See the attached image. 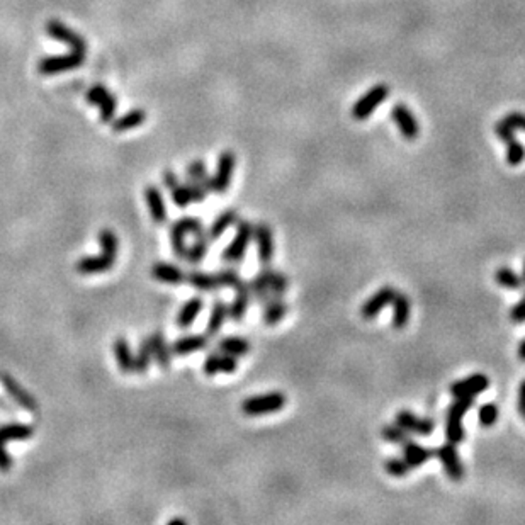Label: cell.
I'll list each match as a JSON object with an SVG mask.
<instances>
[{
    "mask_svg": "<svg viewBox=\"0 0 525 525\" xmlns=\"http://www.w3.org/2000/svg\"><path fill=\"white\" fill-rule=\"evenodd\" d=\"M248 288L257 301L266 304L270 299L284 298L289 289V279L286 274L279 272L272 267L264 266L257 276L250 279Z\"/></svg>",
    "mask_w": 525,
    "mask_h": 525,
    "instance_id": "obj_1",
    "label": "cell"
},
{
    "mask_svg": "<svg viewBox=\"0 0 525 525\" xmlns=\"http://www.w3.org/2000/svg\"><path fill=\"white\" fill-rule=\"evenodd\" d=\"M474 401H476V398L462 396L454 398V401L449 405L447 414H445V439L449 442L456 445L462 444L466 437L464 415L474 407Z\"/></svg>",
    "mask_w": 525,
    "mask_h": 525,
    "instance_id": "obj_2",
    "label": "cell"
},
{
    "mask_svg": "<svg viewBox=\"0 0 525 525\" xmlns=\"http://www.w3.org/2000/svg\"><path fill=\"white\" fill-rule=\"evenodd\" d=\"M253 240V224L247 219H238L237 223V233H235L233 240L230 242L226 248L223 250L222 259L223 262L237 266L247 255V250Z\"/></svg>",
    "mask_w": 525,
    "mask_h": 525,
    "instance_id": "obj_3",
    "label": "cell"
},
{
    "mask_svg": "<svg viewBox=\"0 0 525 525\" xmlns=\"http://www.w3.org/2000/svg\"><path fill=\"white\" fill-rule=\"evenodd\" d=\"M286 401H288V398H286V394L281 393V391L255 394V396H250L242 403V411L247 416L276 414V411L282 410V408L286 407Z\"/></svg>",
    "mask_w": 525,
    "mask_h": 525,
    "instance_id": "obj_4",
    "label": "cell"
},
{
    "mask_svg": "<svg viewBox=\"0 0 525 525\" xmlns=\"http://www.w3.org/2000/svg\"><path fill=\"white\" fill-rule=\"evenodd\" d=\"M32 433H34V429L26 423H7V425L0 427V471L7 473L14 464L12 458L6 451L3 444L9 440H28L31 439Z\"/></svg>",
    "mask_w": 525,
    "mask_h": 525,
    "instance_id": "obj_5",
    "label": "cell"
},
{
    "mask_svg": "<svg viewBox=\"0 0 525 525\" xmlns=\"http://www.w3.org/2000/svg\"><path fill=\"white\" fill-rule=\"evenodd\" d=\"M436 458L439 459V462L442 464V468L447 474L449 480L452 481H461L464 478V464H462L461 454L458 451V445L452 442H444L442 445L433 451Z\"/></svg>",
    "mask_w": 525,
    "mask_h": 525,
    "instance_id": "obj_6",
    "label": "cell"
},
{
    "mask_svg": "<svg viewBox=\"0 0 525 525\" xmlns=\"http://www.w3.org/2000/svg\"><path fill=\"white\" fill-rule=\"evenodd\" d=\"M46 32L50 34V38L56 39V41L65 43L72 48V52L81 53V55H85L87 53V43L85 39L82 38L78 32H75L74 29H70L68 26H65L61 21L58 19H50L46 23Z\"/></svg>",
    "mask_w": 525,
    "mask_h": 525,
    "instance_id": "obj_7",
    "label": "cell"
},
{
    "mask_svg": "<svg viewBox=\"0 0 525 525\" xmlns=\"http://www.w3.org/2000/svg\"><path fill=\"white\" fill-rule=\"evenodd\" d=\"M394 423H398L401 429L407 430L410 436L430 437L436 432V422L433 420L425 418V416H416L410 410L398 411L396 416H394Z\"/></svg>",
    "mask_w": 525,
    "mask_h": 525,
    "instance_id": "obj_8",
    "label": "cell"
},
{
    "mask_svg": "<svg viewBox=\"0 0 525 525\" xmlns=\"http://www.w3.org/2000/svg\"><path fill=\"white\" fill-rule=\"evenodd\" d=\"M83 61H85V55L75 52L61 56H46L39 61L38 70L43 75H55L61 74V72L74 70V68H81Z\"/></svg>",
    "mask_w": 525,
    "mask_h": 525,
    "instance_id": "obj_9",
    "label": "cell"
},
{
    "mask_svg": "<svg viewBox=\"0 0 525 525\" xmlns=\"http://www.w3.org/2000/svg\"><path fill=\"white\" fill-rule=\"evenodd\" d=\"M387 94H389V89H387V85H385V83H379V85L372 87L367 94H364L356 103V106H354L352 109L354 118H356L357 121L367 119L376 107L381 106V103L386 99Z\"/></svg>",
    "mask_w": 525,
    "mask_h": 525,
    "instance_id": "obj_10",
    "label": "cell"
},
{
    "mask_svg": "<svg viewBox=\"0 0 525 525\" xmlns=\"http://www.w3.org/2000/svg\"><path fill=\"white\" fill-rule=\"evenodd\" d=\"M235 165H237V157L233 151H223L218 158V167L213 175V193L224 194L230 189L231 179H233Z\"/></svg>",
    "mask_w": 525,
    "mask_h": 525,
    "instance_id": "obj_11",
    "label": "cell"
},
{
    "mask_svg": "<svg viewBox=\"0 0 525 525\" xmlns=\"http://www.w3.org/2000/svg\"><path fill=\"white\" fill-rule=\"evenodd\" d=\"M490 387V378L481 372H476V374H471L464 379H458L451 385V394L452 398H462V396H480L481 393Z\"/></svg>",
    "mask_w": 525,
    "mask_h": 525,
    "instance_id": "obj_12",
    "label": "cell"
},
{
    "mask_svg": "<svg viewBox=\"0 0 525 525\" xmlns=\"http://www.w3.org/2000/svg\"><path fill=\"white\" fill-rule=\"evenodd\" d=\"M253 238L257 244V253H259V262L262 266H270L276 252V244H274L272 228L267 223L253 224Z\"/></svg>",
    "mask_w": 525,
    "mask_h": 525,
    "instance_id": "obj_13",
    "label": "cell"
},
{
    "mask_svg": "<svg viewBox=\"0 0 525 525\" xmlns=\"http://www.w3.org/2000/svg\"><path fill=\"white\" fill-rule=\"evenodd\" d=\"M396 292L398 291L393 286H385V288L378 289V291L361 306V317L367 321L374 320L386 306H389V304L393 303Z\"/></svg>",
    "mask_w": 525,
    "mask_h": 525,
    "instance_id": "obj_14",
    "label": "cell"
},
{
    "mask_svg": "<svg viewBox=\"0 0 525 525\" xmlns=\"http://www.w3.org/2000/svg\"><path fill=\"white\" fill-rule=\"evenodd\" d=\"M391 119L400 129L405 140H415L420 135V122L416 121L415 114L405 104H396L391 111Z\"/></svg>",
    "mask_w": 525,
    "mask_h": 525,
    "instance_id": "obj_15",
    "label": "cell"
},
{
    "mask_svg": "<svg viewBox=\"0 0 525 525\" xmlns=\"http://www.w3.org/2000/svg\"><path fill=\"white\" fill-rule=\"evenodd\" d=\"M0 383H2L3 389L9 393V396L12 398V400L16 401L19 407H23L24 410H28V411L38 410V401L34 400V396H32V394H29L28 391L24 389V387L12 378V376L2 372V374H0Z\"/></svg>",
    "mask_w": 525,
    "mask_h": 525,
    "instance_id": "obj_16",
    "label": "cell"
},
{
    "mask_svg": "<svg viewBox=\"0 0 525 525\" xmlns=\"http://www.w3.org/2000/svg\"><path fill=\"white\" fill-rule=\"evenodd\" d=\"M238 369V361L237 357L230 356V354H224L222 350L218 352H213L206 357L204 365H202V371L208 376H216V374H233Z\"/></svg>",
    "mask_w": 525,
    "mask_h": 525,
    "instance_id": "obj_17",
    "label": "cell"
},
{
    "mask_svg": "<svg viewBox=\"0 0 525 525\" xmlns=\"http://www.w3.org/2000/svg\"><path fill=\"white\" fill-rule=\"evenodd\" d=\"M401 458L408 462V466H410L411 469H415V468H422L423 464H427L430 459L436 458V454H433L432 449L408 439L407 442L401 444Z\"/></svg>",
    "mask_w": 525,
    "mask_h": 525,
    "instance_id": "obj_18",
    "label": "cell"
},
{
    "mask_svg": "<svg viewBox=\"0 0 525 525\" xmlns=\"http://www.w3.org/2000/svg\"><path fill=\"white\" fill-rule=\"evenodd\" d=\"M237 294H235L233 303L228 306V313H230V318L235 321V323H240L245 317H247V311L250 306V299H252V291L248 288V282H240V284L235 288Z\"/></svg>",
    "mask_w": 525,
    "mask_h": 525,
    "instance_id": "obj_19",
    "label": "cell"
},
{
    "mask_svg": "<svg viewBox=\"0 0 525 525\" xmlns=\"http://www.w3.org/2000/svg\"><path fill=\"white\" fill-rule=\"evenodd\" d=\"M114 262H116L114 257H109L106 255V253H103V255H97V257H83V259L78 260L75 269H77V272L83 274V276H92V274H103V272H107V270H111L112 266H114Z\"/></svg>",
    "mask_w": 525,
    "mask_h": 525,
    "instance_id": "obj_20",
    "label": "cell"
},
{
    "mask_svg": "<svg viewBox=\"0 0 525 525\" xmlns=\"http://www.w3.org/2000/svg\"><path fill=\"white\" fill-rule=\"evenodd\" d=\"M172 354L175 356H191V354L201 352V350L209 347V336L208 335H187L180 336L172 343Z\"/></svg>",
    "mask_w": 525,
    "mask_h": 525,
    "instance_id": "obj_21",
    "label": "cell"
},
{
    "mask_svg": "<svg viewBox=\"0 0 525 525\" xmlns=\"http://www.w3.org/2000/svg\"><path fill=\"white\" fill-rule=\"evenodd\" d=\"M148 342H150L151 354H153V361L157 362V365L160 369H169L170 362H172V347L167 343L164 333L162 332H153L148 336Z\"/></svg>",
    "mask_w": 525,
    "mask_h": 525,
    "instance_id": "obj_22",
    "label": "cell"
},
{
    "mask_svg": "<svg viewBox=\"0 0 525 525\" xmlns=\"http://www.w3.org/2000/svg\"><path fill=\"white\" fill-rule=\"evenodd\" d=\"M393 317H391V325H393L394 330H403L407 328L408 321L411 317V301L407 294L403 292H396L393 303Z\"/></svg>",
    "mask_w": 525,
    "mask_h": 525,
    "instance_id": "obj_23",
    "label": "cell"
},
{
    "mask_svg": "<svg viewBox=\"0 0 525 525\" xmlns=\"http://www.w3.org/2000/svg\"><path fill=\"white\" fill-rule=\"evenodd\" d=\"M144 199H147V204L150 208L151 218L155 223L164 224L167 222V206L164 201V194L160 193L157 186H148L144 189Z\"/></svg>",
    "mask_w": 525,
    "mask_h": 525,
    "instance_id": "obj_24",
    "label": "cell"
},
{
    "mask_svg": "<svg viewBox=\"0 0 525 525\" xmlns=\"http://www.w3.org/2000/svg\"><path fill=\"white\" fill-rule=\"evenodd\" d=\"M151 276L157 279V281L165 282V284L179 286L182 284V282H186V274L180 270V267L167 262L155 264V266L151 267Z\"/></svg>",
    "mask_w": 525,
    "mask_h": 525,
    "instance_id": "obj_25",
    "label": "cell"
},
{
    "mask_svg": "<svg viewBox=\"0 0 525 525\" xmlns=\"http://www.w3.org/2000/svg\"><path fill=\"white\" fill-rule=\"evenodd\" d=\"M289 306L288 303L284 301V298H277V299H270L264 304V311H262V320L267 327H276L277 323H281L282 320L288 314Z\"/></svg>",
    "mask_w": 525,
    "mask_h": 525,
    "instance_id": "obj_26",
    "label": "cell"
},
{
    "mask_svg": "<svg viewBox=\"0 0 525 525\" xmlns=\"http://www.w3.org/2000/svg\"><path fill=\"white\" fill-rule=\"evenodd\" d=\"M114 357L118 362V367L121 369L125 374L135 371V357H133L129 343L125 336H118L114 342Z\"/></svg>",
    "mask_w": 525,
    "mask_h": 525,
    "instance_id": "obj_27",
    "label": "cell"
},
{
    "mask_svg": "<svg viewBox=\"0 0 525 525\" xmlns=\"http://www.w3.org/2000/svg\"><path fill=\"white\" fill-rule=\"evenodd\" d=\"M147 121V112L143 109H133L122 114L121 118L112 119V131L114 133H125L129 129H135Z\"/></svg>",
    "mask_w": 525,
    "mask_h": 525,
    "instance_id": "obj_28",
    "label": "cell"
},
{
    "mask_svg": "<svg viewBox=\"0 0 525 525\" xmlns=\"http://www.w3.org/2000/svg\"><path fill=\"white\" fill-rule=\"evenodd\" d=\"M228 317H230V313H228V304L222 301V299H216L211 306V313H209L208 330H206V335L208 336L218 335Z\"/></svg>",
    "mask_w": 525,
    "mask_h": 525,
    "instance_id": "obj_29",
    "label": "cell"
},
{
    "mask_svg": "<svg viewBox=\"0 0 525 525\" xmlns=\"http://www.w3.org/2000/svg\"><path fill=\"white\" fill-rule=\"evenodd\" d=\"M238 223V213L235 209H224L222 215L211 223L208 230V237L209 240H218L219 237L228 230V228L235 226Z\"/></svg>",
    "mask_w": 525,
    "mask_h": 525,
    "instance_id": "obj_30",
    "label": "cell"
},
{
    "mask_svg": "<svg viewBox=\"0 0 525 525\" xmlns=\"http://www.w3.org/2000/svg\"><path fill=\"white\" fill-rule=\"evenodd\" d=\"M252 349L250 342L244 336H224L218 342V350H222L224 354H230L233 357H244L247 356Z\"/></svg>",
    "mask_w": 525,
    "mask_h": 525,
    "instance_id": "obj_31",
    "label": "cell"
},
{
    "mask_svg": "<svg viewBox=\"0 0 525 525\" xmlns=\"http://www.w3.org/2000/svg\"><path fill=\"white\" fill-rule=\"evenodd\" d=\"M202 308H204V299L202 298H193L189 299L182 308H180L179 314H177V325L180 328H189L194 323L197 314L201 313Z\"/></svg>",
    "mask_w": 525,
    "mask_h": 525,
    "instance_id": "obj_32",
    "label": "cell"
},
{
    "mask_svg": "<svg viewBox=\"0 0 525 525\" xmlns=\"http://www.w3.org/2000/svg\"><path fill=\"white\" fill-rule=\"evenodd\" d=\"M186 281L201 292H215L219 289V282L218 279H216V274L213 276V274L201 272V270H191L186 276Z\"/></svg>",
    "mask_w": 525,
    "mask_h": 525,
    "instance_id": "obj_33",
    "label": "cell"
},
{
    "mask_svg": "<svg viewBox=\"0 0 525 525\" xmlns=\"http://www.w3.org/2000/svg\"><path fill=\"white\" fill-rule=\"evenodd\" d=\"M186 173H187V179H189L191 182L201 184V186L206 187L209 193H213V177L208 173V167H206L204 162L194 160L193 164H189V167H187Z\"/></svg>",
    "mask_w": 525,
    "mask_h": 525,
    "instance_id": "obj_34",
    "label": "cell"
},
{
    "mask_svg": "<svg viewBox=\"0 0 525 525\" xmlns=\"http://www.w3.org/2000/svg\"><path fill=\"white\" fill-rule=\"evenodd\" d=\"M495 281H497L498 286H502L505 289H512V291H519L524 286L522 276L506 266L498 267L497 272H495Z\"/></svg>",
    "mask_w": 525,
    "mask_h": 525,
    "instance_id": "obj_35",
    "label": "cell"
},
{
    "mask_svg": "<svg viewBox=\"0 0 525 525\" xmlns=\"http://www.w3.org/2000/svg\"><path fill=\"white\" fill-rule=\"evenodd\" d=\"M209 237H197L194 240V244L191 245V247H187V253H186V259L187 262L191 264V266H197V264H201L202 260L206 259V255H208V250H209Z\"/></svg>",
    "mask_w": 525,
    "mask_h": 525,
    "instance_id": "obj_36",
    "label": "cell"
},
{
    "mask_svg": "<svg viewBox=\"0 0 525 525\" xmlns=\"http://www.w3.org/2000/svg\"><path fill=\"white\" fill-rule=\"evenodd\" d=\"M186 231L182 230L179 223H173L170 226V244H172V250L175 253L177 259H186L187 253V244H186Z\"/></svg>",
    "mask_w": 525,
    "mask_h": 525,
    "instance_id": "obj_37",
    "label": "cell"
},
{
    "mask_svg": "<svg viewBox=\"0 0 525 525\" xmlns=\"http://www.w3.org/2000/svg\"><path fill=\"white\" fill-rule=\"evenodd\" d=\"M151 362H153V354H151L150 342H148V339H143L140 342L138 352L135 356V372H138V374L148 372Z\"/></svg>",
    "mask_w": 525,
    "mask_h": 525,
    "instance_id": "obj_38",
    "label": "cell"
},
{
    "mask_svg": "<svg viewBox=\"0 0 525 525\" xmlns=\"http://www.w3.org/2000/svg\"><path fill=\"white\" fill-rule=\"evenodd\" d=\"M381 437L386 440V442L396 444V445L405 444L408 439H411L410 433H408L405 429H401L398 423H389V425L383 427Z\"/></svg>",
    "mask_w": 525,
    "mask_h": 525,
    "instance_id": "obj_39",
    "label": "cell"
},
{
    "mask_svg": "<svg viewBox=\"0 0 525 525\" xmlns=\"http://www.w3.org/2000/svg\"><path fill=\"white\" fill-rule=\"evenodd\" d=\"M498 416L500 408L497 403H484L483 407H480V410H478V422H480V425L484 427V429L493 427L495 423L498 422Z\"/></svg>",
    "mask_w": 525,
    "mask_h": 525,
    "instance_id": "obj_40",
    "label": "cell"
},
{
    "mask_svg": "<svg viewBox=\"0 0 525 525\" xmlns=\"http://www.w3.org/2000/svg\"><path fill=\"white\" fill-rule=\"evenodd\" d=\"M99 245L103 248V253L109 257H118V250H119V240L116 237V233L112 230H103L99 233Z\"/></svg>",
    "mask_w": 525,
    "mask_h": 525,
    "instance_id": "obj_41",
    "label": "cell"
},
{
    "mask_svg": "<svg viewBox=\"0 0 525 525\" xmlns=\"http://www.w3.org/2000/svg\"><path fill=\"white\" fill-rule=\"evenodd\" d=\"M525 160V148L519 140L513 138L506 141V164L517 167Z\"/></svg>",
    "mask_w": 525,
    "mask_h": 525,
    "instance_id": "obj_42",
    "label": "cell"
},
{
    "mask_svg": "<svg viewBox=\"0 0 525 525\" xmlns=\"http://www.w3.org/2000/svg\"><path fill=\"white\" fill-rule=\"evenodd\" d=\"M385 471L393 478H405L410 474L411 468L403 458H387L385 461Z\"/></svg>",
    "mask_w": 525,
    "mask_h": 525,
    "instance_id": "obj_43",
    "label": "cell"
},
{
    "mask_svg": "<svg viewBox=\"0 0 525 525\" xmlns=\"http://www.w3.org/2000/svg\"><path fill=\"white\" fill-rule=\"evenodd\" d=\"M216 279H218L219 282V288H237L240 282H244V279H242L240 274H238L237 269H233V267H224V269L219 270L218 274H216Z\"/></svg>",
    "mask_w": 525,
    "mask_h": 525,
    "instance_id": "obj_44",
    "label": "cell"
},
{
    "mask_svg": "<svg viewBox=\"0 0 525 525\" xmlns=\"http://www.w3.org/2000/svg\"><path fill=\"white\" fill-rule=\"evenodd\" d=\"M97 107H99L100 111V121L112 122V119H114V114H116V107H118V100H116V97L109 92L103 100H100V104Z\"/></svg>",
    "mask_w": 525,
    "mask_h": 525,
    "instance_id": "obj_45",
    "label": "cell"
},
{
    "mask_svg": "<svg viewBox=\"0 0 525 525\" xmlns=\"http://www.w3.org/2000/svg\"><path fill=\"white\" fill-rule=\"evenodd\" d=\"M170 194H172V201L173 204H177L179 208H187V206L193 202V197H191V193H189V187H187V182L186 184H177L173 189H170Z\"/></svg>",
    "mask_w": 525,
    "mask_h": 525,
    "instance_id": "obj_46",
    "label": "cell"
},
{
    "mask_svg": "<svg viewBox=\"0 0 525 525\" xmlns=\"http://www.w3.org/2000/svg\"><path fill=\"white\" fill-rule=\"evenodd\" d=\"M177 223L182 226V230L186 231L187 235H193L194 238L208 237V231H206L204 224H202V222H199L197 218H182Z\"/></svg>",
    "mask_w": 525,
    "mask_h": 525,
    "instance_id": "obj_47",
    "label": "cell"
},
{
    "mask_svg": "<svg viewBox=\"0 0 525 525\" xmlns=\"http://www.w3.org/2000/svg\"><path fill=\"white\" fill-rule=\"evenodd\" d=\"M498 125L505 126L510 131H517V129H524L525 131V114H522V112H512V114L505 116L502 121H498Z\"/></svg>",
    "mask_w": 525,
    "mask_h": 525,
    "instance_id": "obj_48",
    "label": "cell"
},
{
    "mask_svg": "<svg viewBox=\"0 0 525 525\" xmlns=\"http://www.w3.org/2000/svg\"><path fill=\"white\" fill-rule=\"evenodd\" d=\"M109 94V90H107V87L100 85V83H97V85L90 87L89 90H87L85 97H87V103L92 104V106H99L100 100L104 99V97Z\"/></svg>",
    "mask_w": 525,
    "mask_h": 525,
    "instance_id": "obj_49",
    "label": "cell"
},
{
    "mask_svg": "<svg viewBox=\"0 0 525 525\" xmlns=\"http://www.w3.org/2000/svg\"><path fill=\"white\" fill-rule=\"evenodd\" d=\"M510 320L512 323H525V294L519 303L510 308Z\"/></svg>",
    "mask_w": 525,
    "mask_h": 525,
    "instance_id": "obj_50",
    "label": "cell"
},
{
    "mask_svg": "<svg viewBox=\"0 0 525 525\" xmlns=\"http://www.w3.org/2000/svg\"><path fill=\"white\" fill-rule=\"evenodd\" d=\"M177 184H180L179 177L175 175V173L172 172V170H165L164 172V186L167 187V189H173V187L177 186Z\"/></svg>",
    "mask_w": 525,
    "mask_h": 525,
    "instance_id": "obj_51",
    "label": "cell"
},
{
    "mask_svg": "<svg viewBox=\"0 0 525 525\" xmlns=\"http://www.w3.org/2000/svg\"><path fill=\"white\" fill-rule=\"evenodd\" d=\"M519 414L525 418V379L519 387Z\"/></svg>",
    "mask_w": 525,
    "mask_h": 525,
    "instance_id": "obj_52",
    "label": "cell"
},
{
    "mask_svg": "<svg viewBox=\"0 0 525 525\" xmlns=\"http://www.w3.org/2000/svg\"><path fill=\"white\" fill-rule=\"evenodd\" d=\"M517 356H519V359H520V361H524V362H525V339L522 340V342H520L519 350H517Z\"/></svg>",
    "mask_w": 525,
    "mask_h": 525,
    "instance_id": "obj_53",
    "label": "cell"
},
{
    "mask_svg": "<svg viewBox=\"0 0 525 525\" xmlns=\"http://www.w3.org/2000/svg\"><path fill=\"white\" fill-rule=\"evenodd\" d=\"M170 524H186V520L184 519H172L170 520Z\"/></svg>",
    "mask_w": 525,
    "mask_h": 525,
    "instance_id": "obj_54",
    "label": "cell"
},
{
    "mask_svg": "<svg viewBox=\"0 0 525 525\" xmlns=\"http://www.w3.org/2000/svg\"><path fill=\"white\" fill-rule=\"evenodd\" d=\"M522 279H524V284H525V260H524V270H522Z\"/></svg>",
    "mask_w": 525,
    "mask_h": 525,
    "instance_id": "obj_55",
    "label": "cell"
}]
</instances>
